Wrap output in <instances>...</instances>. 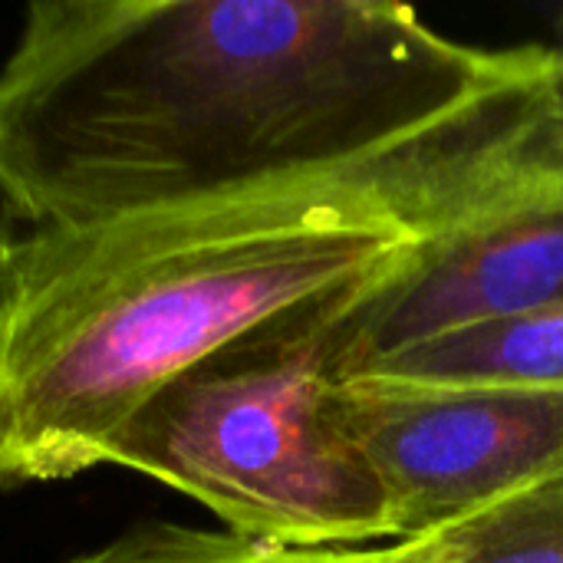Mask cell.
Here are the masks:
<instances>
[{
    "label": "cell",
    "instance_id": "cell-1",
    "mask_svg": "<svg viewBox=\"0 0 563 563\" xmlns=\"http://www.w3.org/2000/svg\"><path fill=\"white\" fill-rule=\"evenodd\" d=\"M544 63L336 168L69 228L0 211V488L106 465L198 360L396 271L551 148Z\"/></svg>",
    "mask_w": 563,
    "mask_h": 563
},
{
    "label": "cell",
    "instance_id": "cell-2",
    "mask_svg": "<svg viewBox=\"0 0 563 563\" xmlns=\"http://www.w3.org/2000/svg\"><path fill=\"white\" fill-rule=\"evenodd\" d=\"M534 53L386 0H40L0 66V211L69 228L336 168Z\"/></svg>",
    "mask_w": 563,
    "mask_h": 563
},
{
    "label": "cell",
    "instance_id": "cell-3",
    "mask_svg": "<svg viewBox=\"0 0 563 563\" xmlns=\"http://www.w3.org/2000/svg\"><path fill=\"white\" fill-rule=\"evenodd\" d=\"M350 294L274 317L165 383L112 439L106 465L188 495L251 541L327 551L396 538L330 409V317Z\"/></svg>",
    "mask_w": 563,
    "mask_h": 563
},
{
    "label": "cell",
    "instance_id": "cell-4",
    "mask_svg": "<svg viewBox=\"0 0 563 563\" xmlns=\"http://www.w3.org/2000/svg\"><path fill=\"white\" fill-rule=\"evenodd\" d=\"M563 303V155L548 148L333 307L336 379L465 330Z\"/></svg>",
    "mask_w": 563,
    "mask_h": 563
},
{
    "label": "cell",
    "instance_id": "cell-5",
    "mask_svg": "<svg viewBox=\"0 0 563 563\" xmlns=\"http://www.w3.org/2000/svg\"><path fill=\"white\" fill-rule=\"evenodd\" d=\"M330 409L376 478L396 541L432 534L563 465V389L356 373L333 383Z\"/></svg>",
    "mask_w": 563,
    "mask_h": 563
},
{
    "label": "cell",
    "instance_id": "cell-6",
    "mask_svg": "<svg viewBox=\"0 0 563 563\" xmlns=\"http://www.w3.org/2000/svg\"><path fill=\"white\" fill-rule=\"evenodd\" d=\"M363 373L409 383L563 389V303L406 346Z\"/></svg>",
    "mask_w": 563,
    "mask_h": 563
},
{
    "label": "cell",
    "instance_id": "cell-7",
    "mask_svg": "<svg viewBox=\"0 0 563 563\" xmlns=\"http://www.w3.org/2000/svg\"><path fill=\"white\" fill-rule=\"evenodd\" d=\"M386 563H563V465L432 534L389 544Z\"/></svg>",
    "mask_w": 563,
    "mask_h": 563
},
{
    "label": "cell",
    "instance_id": "cell-8",
    "mask_svg": "<svg viewBox=\"0 0 563 563\" xmlns=\"http://www.w3.org/2000/svg\"><path fill=\"white\" fill-rule=\"evenodd\" d=\"M389 548H327L300 551L251 541L231 531L181 525H145L112 544L69 563H386Z\"/></svg>",
    "mask_w": 563,
    "mask_h": 563
},
{
    "label": "cell",
    "instance_id": "cell-9",
    "mask_svg": "<svg viewBox=\"0 0 563 563\" xmlns=\"http://www.w3.org/2000/svg\"><path fill=\"white\" fill-rule=\"evenodd\" d=\"M544 122L551 148L563 155V40L548 49L544 63Z\"/></svg>",
    "mask_w": 563,
    "mask_h": 563
}]
</instances>
